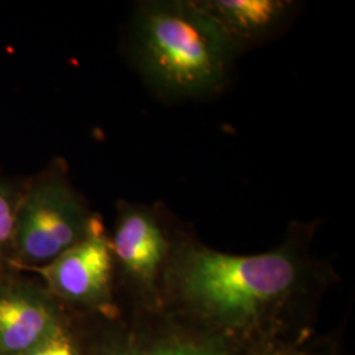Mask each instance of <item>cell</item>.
Masks as SVG:
<instances>
[{
    "label": "cell",
    "mask_w": 355,
    "mask_h": 355,
    "mask_svg": "<svg viewBox=\"0 0 355 355\" xmlns=\"http://www.w3.org/2000/svg\"><path fill=\"white\" fill-rule=\"evenodd\" d=\"M320 221H292L283 242L261 254L218 252L179 230L162 282V308L255 355L306 343L318 303L338 280L312 253Z\"/></svg>",
    "instance_id": "obj_1"
},
{
    "label": "cell",
    "mask_w": 355,
    "mask_h": 355,
    "mask_svg": "<svg viewBox=\"0 0 355 355\" xmlns=\"http://www.w3.org/2000/svg\"><path fill=\"white\" fill-rule=\"evenodd\" d=\"M128 53L144 85L168 103L220 95L241 57L195 0L137 3L129 26Z\"/></svg>",
    "instance_id": "obj_2"
},
{
    "label": "cell",
    "mask_w": 355,
    "mask_h": 355,
    "mask_svg": "<svg viewBox=\"0 0 355 355\" xmlns=\"http://www.w3.org/2000/svg\"><path fill=\"white\" fill-rule=\"evenodd\" d=\"M94 214L64 170L36 178L26 190L16 214L13 246L28 266H45L82 241Z\"/></svg>",
    "instance_id": "obj_3"
},
{
    "label": "cell",
    "mask_w": 355,
    "mask_h": 355,
    "mask_svg": "<svg viewBox=\"0 0 355 355\" xmlns=\"http://www.w3.org/2000/svg\"><path fill=\"white\" fill-rule=\"evenodd\" d=\"M179 224L165 204L120 200L110 237L114 266L120 268L141 309L162 306V282L177 241Z\"/></svg>",
    "instance_id": "obj_4"
},
{
    "label": "cell",
    "mask_w": 355,
    "mask_h": 355,
    "mask_svg": "<svg viewBox=\"0 0 355 355\" xmlns=\"http://www.w3.org/2000/svg\"><path fill=\"white\" fill-rule=\"evenodd\" d=\"M55 296L73 304L103 306L112 295L114 261L102 218L94 216L87 236L45 266L36 267Z\"/></svg>",
    "instance_id": "obj_5"
},
{
    "label": "cell",
    "mask_w": 355,
    "mask_h": 355,
    "mask_svg": "<svg viewBox=\"0 0 355 355\" xmlns=\"http://www.w3.org/2000/svg\"><path fill=\"white\" fill-rule=\"evenodd\" d=\"M142 312L140 327L103 355H255L162 306Z\"/></svg>",
    "instance_id": "obj_6"
},
{
    "label": "cell",
    "mask_w": 355,
    "mask_h": 355,
    "mask_svg": "<svg viewBox=\"0 0 355 355\" xmlns=\"http://www.w3.org/2000/svg\"><path fill=\"white\" fill-rule=\"evenodd\" d=\"M242 55L280 36L296 16L291 0H195Z\"/></svg>",
    "instance_id": "obj_7"
},
{
    "label": "cell",
    "mask_w": 355,
    "mask_h": 355,
    "mask_svg": "<svg viewBox=\"0 0 355 355\" xmlns=\"http://www.w3.org/2000/svg\"><path fill=\"white\" fill-rule=\"evenodd\" d=\"M61 327L45 295L21 284L0 287V355H26Z\"/></svg>",
    "instance_id": "obj_8"
},
{
    "label": "cell",
    "mask_w": 355,
    "mask_h": 355,
    "mask_svg": "<svg viewBox=\"0 0 355 355\" xmlns=\"http://www.w3.org/2000/svg\"><path fill=\"white\" fill-rule=\"evenodd\" d=\"M21 192L11 183L0 180V252L13 243L16 214Z\"/></svg>",
    "instance_id": "obj_9"
},
{
    "label": "cell",
    "mask_w": 355,
    "mask_h": 355,
    "mask_svg": "<svg viewBox=\"0 0 355 355\" xmlns=\"http://www.w3.org/2000/svg\"><path fill=\"white\" fill-rule=\"evenodd\" d=\"M26 355H80V353L73 337L64 327H61L48 340Z\"/></svg>",
    "instance_id": "obj_10"
},
{
    "label": "cell",
    "mask_w": 355,
    "mask_h": 355,
    "mask_svg": "<svg viewBox=\"0 0 355 355\" xmlns=\"http://www.w3.org/2000/svg\"><path fill=\"white\" fill-rule=\"evenodd\" d=\"M280 355H333L330 354L329 352H321L318 349H306L305 347V343L290 349Z\"/></svg>",
    "instance_id": "obj_11"
}]
</instances>
